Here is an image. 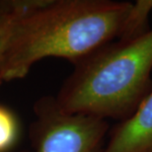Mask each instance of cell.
<instances>
[{
  "label": "cell",
  "mask_w": 152,
  "mask_h": 152,
  "mask_svg": "<svg viewBox=\"0 0 152 152\" xmlns=\"http://www.w3.org/2000/svg\"><path fill=\"white\" fill-rule=\"evenodd\" d=\"M132 2L39 0L14 24L0 60L3 82L22 79L47 57L74 63L124 34Z\"/></svg>",
  "instance_id": "obj_1"
},
{
  "label": "cell",
  "mask_w": 152,
  "mask_h": 152,
  "mask_svg": "<svg viewBox=\"0 0 152 152\" xmlns=\"http://www.w3.org/2000/svg\"><path fill=\"white\" fill-rule=\"evenodd\" d=\"M73 64L54 97L66 113L123 121L152 91V27L101 45Z\"/></svg>",
  "instance_id": "obj_2"
},
{
  "label": "cell",
  "mask_w": 152,
  "mask_h": 152,
  "mask_svg": "<svg viewBox=\"0 0 152 152\" xmlns=\"http://www.w3.org/2000/svg\"><path fill=\"white\" fill-rule=\"evenodd\" d=\"M34 114L31 150L24 152H104L111 129L108 121L66 113L53 96L39 98Z\"/></svg>",
  "instance_id": "obj_3"
},
{
  "label": "cell",
  "mask_w": 152,
  "mask_h": 152,
  "mask_svg": "<svg viewBox=\"0 0 152 152\" xmlns=\"http://www.w3.org/2000/svg\"><path fill=\"white\" fill-rule=\"evenodd\" d=\"M104 152H152V91L132 117L111 127Z\"/></svg>",
  "instance_id": "obj_4"
},
{
  "label": "cell",
  "mask_w": 152,
  "mask_h": 152,
  "mask_svg": "<svg viewBox=\"0 0 152 152\" xmlns=\"http://www.w3.org/2000/svg\"><path fill=\"white\" fill-rule=\"evenodd\" d=\"M39 0H0V60L18 19L35 7Z\"/></svg>",
  "instance_id": "obj_5"
},
{
  "label": "cell",
  "mask_w": 152,
  "mask_h": 152,
  "mask_svg": "<svg viewBox=\"0 0 152 152\" xmlns=\"http://www.w3.org/2000/svg\"><path fill=\"white\" fill-rule=\"evenodd\" d=\"M152 13V0H136L132 2L124 34L120 39H132L146 33Z\"/></svg>",
  "instance_id": "obj_6"
},
{
  "label": "cell",
  "mask_w": 152,
  "mask_h": 152,
  "mask_svg": "<svg viewBox=\"0 0 152 152\" xmlns=\"http://www.w3.org/2000/svg\"><path fill=\"white\" fill-rule=\"evenodd\" d=\"M20 134L19 121L13 112L0 105V152H8L16 144Z\"/></svg>",
  "instance_id": "obj_7"
},
{
  "label": "cell",
  "mask_w": 152,
  "mask_h": 152,
  "mask_svg": "<svg viewBox=\"0 0 152 152\" xmlns=\"http://www.w3.org/2000/svg\"><path fill=\"white\" fill-rule=\"evenodd\" d=\"M2 83H3V81L1 80V79H0V87H1V85H2Z\"/></svg>",
  "instance_id": "obj_8"
}]
</instances>
